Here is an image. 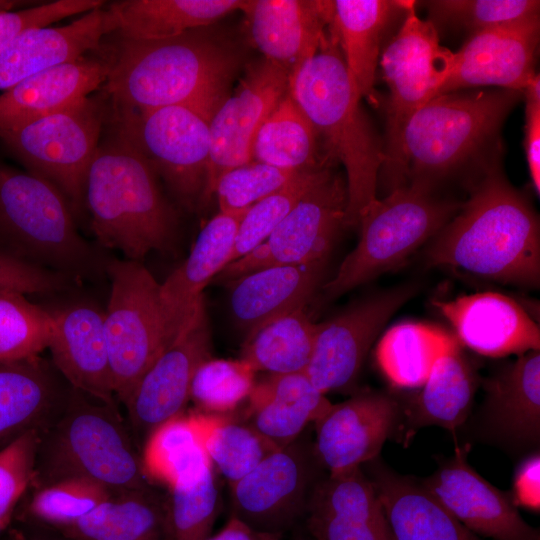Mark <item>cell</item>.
<instances>
[{
  "mask_svg": "<svg viewBox=\"0 0 540 540\" xmlns=\"http://www.w3.org/2000/svg\"><path fill=\"white\" fill-rule=\"evenodd\" d=\"M84 203L98 244L141 261L175 246L177 218L157 174L121 131L99 144L89 168Z\"/></svg>",
  "mask_w": 540,
  "mask_h": 540,
  "instance_id": "cell-4",
  "label": "cell"
},
{
  "mask_svg": "<svg viewBox=\"0 0 540 540\" xmlns=\"http://www.w3.org/2000/svg\"><path fill=\"white\" fill-rule=\"evenodd\" d=\"M11 520V516L0 518V532L8 525Z\"/></svg>",
  "mask_w": 540,
  "mask_h": 540,
  "instance_id": "cell-56",
  "label": "cell"
},
{
  "mask_svg": "<svg viewBox=\"0 0 540 540\" xmlns=\"http://www.w3.org/2000/svg\"><path fill=\"white\" fill-rule=\"evenodd\" d=\"M429 20L438 25L463 29L470 35L539 14L535 0H432L424 2Z\"/></svg>",
  "mask_w": 540,
  "mask_h": 540,
  "instance_id": "cell-46",
  "label": "cell"
},
{
  "mask_svg": "<svg viewBox=\"0 0 540 540\" xmlns=\"http://www.w3.org/2000/svg\"><path fill=\"white\" fill-rule=\"evenodd\" d=\"M248 209L219 211L202 228L185 261L160 284L170 341L203 299V289L231 262L236 232Z\"/></svg>",
  "mask_w": 540,
  "mask_h": 540,
  "instance_id": "cell-27",
  "label": "cell"
},
{
  "mask_svg": "<svg viewBox=\"0 0 540 540\" xmlns=\"http://www.w3.org/2000/svg\"><path fill=\"white\" fill-rule=\"evenodd\" d=\"M400 405L391 395L362 391L331 404L314 422V454L328 474L345 473L378 456L400 418Z\"/></svg>",
  "mask_w": 540,
  "mask_h": 540,
  "instance_id": "cell-18",
  "label": "cell"
},
{
  "mask_svg": "<svg viewBox=\"0 0 540 540\" xmlns=\"http://www.w3.org/2000/svg\"><path fill=\"white\" fill-rule=\"evenodd\" d=\"M421 484L476 535L494 540H540L539 529L522 518L511 494L496 488L469 465L465 448H457Z\"/></svg>",
  "mask_w": 540,
  "mask_h": 540,
  "instance_id": "cell-19",
  "label": "cell"
},
{
  "mask_svg": "<svg viewBox=\"0 0 540 540\" xmlns=\"http://www.w3.org/2000/svg\"><path fill=\"white\" fill-rule=\"evenodd\" d=\"M77 285L72 279L0 249V293L53 295Z\"/></svg>",
  "mask_w": 540,
  "mask_h": 540,
  "instance_id": "cell-50",
  "label": "cell"
},
{
  "mask_svg": "<svg viewBox=\"0 0 540 540\" xmlns=\"http://www.w3.org/2000/svg\"><path fill=\"white\" fill-rule=\"evenodd\" d=\"M72 211L51 182L0 163V249L80 285L107 276L110 258L82 237Z\"/></svg>",
  "mask_w": 540,
  "mask_h": 540,
  "instance_id": "cell-6",
  "label": "cell"
},
{
  "mask_svg": "<svg viewBox=\"0 0 540 540\" xmlns=\"http://www.w3.org/2000/svg\"><path fill=\"white\" fill-rule=\"evenodd\" d=\"M214 111L172 105L116 118V128L136 146L187 209L200 205L210 157Z\"/></svg>",
  "mask_w": 540,
  "mask_h": 540,
  "instance_id": "cell-12",
  "label": "cell"
},
{
  "mask_svg": "<svg viewBox=\"0 0 540 540\" xmlns=\"http://www.w3.org/2000/svg\"><path fill=\"white\" fill-rule=\"evenodd\" d=\"M249 35L264 59L292 76L319 49L332 19V1L245 0Z\"/></svg>",
  "mask_w": 540,
  "mask_h": 540,
  "instance_id": "cell-22",
  "label": "cell"
},
{
  "mask_svg": "<svg viewBox=\"0 0 540 540\" xmlns=\"http://www.w3.org/2000/svg\"><path fill=\"white\" fill-rule=\"evenodd\" d=\"M39 540H45V539H39Z\"/></svg>",
  "mask_w": 540,
  "mask_h": 540,
  "instance_id": "cell-57",
  "label": "cell"
},
{
  "mask_svg": "<svg viewBox=\"0 0 540 540\" xmlns=\"http://www.w3.org/2000/svg\"><path fill=\"white\" fill-rule=\"evenodd\" d=\"M289 74L267 60L252 65L236 92L226 97L210 121L211 148L200 205L214 195L220 177L252 161L257 131L289 92Z\"/></svg>",
  "mask_w": 540,
  "mask_h": 540,
  "instance_id": "cell-17",
  "label": "cell"
},
{
  "mask_svg": "<svg viewBox=\"0 0 540 540\" xmlns=\"http://www.w3.org/2000/svg\"><path fill=\"white\" fill-rule=\"evenodd\" d=\"M245 0H123L111 4L121 38L159 40L207 27L241 10Z\"/></svg>",
  "mask_w": 540,
  "mask_h": 540,
  "instance_id": "cell-35",
  "label": "cell"
},
{
  "mask_svg": "<svg viewBox=\"0 0 540 540\" xmlns=\"http://www.w3.org/2000/svg\"><path fill=\"white\" fill-rule=\"evenodd\" d=\"M477 386V374L455 340L404 409L407 434L426 426L449 431L460 427L470 413Z\"/></svg>",
  "mask_w": 540,
  "mask_h": 540,
  "instance_id": "cell-34",
  "label": "cell"
},
{
  "mask_svg": "<svg viewBox=\"0 0 540 540\" xmlns=\"http://www.w3.org/2000/svg\"><path fill=\"white\" fill-rule=\"evenodd\" d=\"M16 5H17V3L14 2V1H5V0L3 1V0H1L0 1V13L9 12Z\"/></svg>",
  "mask_w": 540,
  "mask_h": 540,
  "instance_id": "cell-55",
  "label": "cell"
},
{
  "mask_svg": "<svg viewBox=\"0 0 540 540\" xmlns=\"http://www.w3.org/2000/svg\"><path fill=\"white\" fill-rule=\"evenodd\" d=\"M515 505L531 511L540 509V456L533 453L518 466L510 493Z\"/></svg>",
  "mask_w": 540,
  "mask_h": 540,
  "instance_id": "cell-53",
  "label": "cell"
},
{
  "mask_svg": "<svg viewBox=\"0 0 540 540\" xmlns=\"http://www.w3.org/2000/svg\"><path fill=\"white\" fill-rule=\"evenodd\" d=\"M71 387L41 355L0 361V449L29 431L42 434L63 408Z\"/></svg>",
  "mask_w": 540,
  "mask_h": 540,
  "instance_id": "cell-26",
  "label": "cell"
},
{
  "mask_svg": "<svg viewBox=\"0 0 540 540\" xmlns=\"http://www.w3.org/2000/svg\"><path fill=\"white\" fill-rule=\"evenodd\" d=\"M141 460L147 478L170 489L197 481L211 468L203 414L183 412L159 425L146 439Z\"/></svg>",
  "mask_w": 540,
  "mask_h": 540,
  "instance_id": "cell-37",
  "label": "cell"
},
{
  "mask_svg": "<svg viewBox=\"0 0 540 540\" xmlns=\"http://www.w3.org/2000/svg\"><path fill=\"white\" fill-rule=\"evenodd\" d=\"M59 528L73 540H169L167 504L150 488L113 494Z\"/></svg>",
  "mask_w": 540,
  "mask_h": 540,
  "instance_id": "cell-36",
  "label": "cell"
},
{
  "mask_svg": "<svg viewBox=\"0 0 540 540\" xmlns=\"http://www.w3.org/2000/svg\"><path fill=\"white\" fill-rule=\"evenodd\" d=\"M305 515L314 540H394L375 488L361 468L321 478Z\"/></svg>",
  "mask_w": 540,
  "mask_h": 540,
  "instance_id": "cell-24",
  "label": "cell"
},
{
  "mask_svg": "<svg viewBox=\"0 0 540 540\" xmlns=\"http://www.w3.org/2000/svg\"><path fill=\"white\" fill-rule=\"evenodd\" d=\"M202 414L204 446L211 468L229 486L280 449L232 413Z\"/></svg>",
  "mask_w": 540,
  "mask_h": 540,
  "instance_id": "cell-41",
  "label": "cell"
},
{
  "mask_svg": "<svg viewBox=\"0 0 540 540\" xmlns=\"http://www.w3.org/2000/svg\"><path fill=\"white\" fill-rule=\"evenodd\" d=\"M209 358L211 340L203 298L124 403L137 438L146 441L159 425L184 412L193 377Z\"/></svg>",
  "mask_w": 540,
  "mask_h": 540,
  "instance_id": "cell-16",
  "label": "cell"
},
{
  "mask_svg": "<svg viewBox=\"0 0 540 540\" xmlns=\"http://www.w3.org/2000/svg\"><path fill=\"white\" fill-rule=\"evenodd\" d=\"M53 329L51 361L75 389L105 401H117L112 385L104 311L88 301L48 309Z\"/></svg>",
  "mask_w": 540,
  "mask_h": 540,
  "instance_id": "cell-23",
  "label": "cell"
},
{
  "mask_svg": "<svg viewBox=\"0 0 540 540\" xmlns=\"http://www.w3.org/2000/svg\"><path fill=\"white\" fill-rule=\"evenodd\" d=\"M111 290L104 328L113 391L123 404L171 342L160 302V283L141 261L111 259Z\"/></svg>",
  "mask_w": 540,
  "mask_h": 540,
  "instance_id": "cell-10",
  "label": "cell"
},
{
  "mask_svg": "<svg viewBox=\"0 0 540 540\" xmlns=\"http://www.w3.org/2000/svg\"><path fill=\"white\" fill-rule=\"evenodd\" d=\"M375 460V459H374ZM372 462L369 478L394 540H480L450 514L423 485Z\"/></svg>",
  "mask_w": 540,
  "mask_h": 540,
  "instance_id": "cell-32",
  "label": "cell"
},
{
  "mask_svg": "<svg viewBox=\"0 0 540 540\" xmlns=\"http://www.w3.org/2000/svg\"><path fill=\"white\" fill-rule=\"evenodd\" d=\"M102 124L103 109L88 96L31 123L0 130V140L28 172L56 186L75 211L84 204Z\"/></svg>",
  "mask_w": 540,
  "mask_h": 540,
  "instance_id": "cell-11",
  "label": "cell"
},
{
  "mask_svg": "<svg viewBox=\"0 0 540 540\" xmlns=\"http://www.w3.org/2000/svg\"><path fill=\"white\" fill-rule=\"evenodd\" d=\"M53 319L19 293H0V361L40 355L48 348Z\"/></svg>",
  "mask_w": 540,
  "mask_h": 540,
  "instance_id": "cell-42",
  "label": "cell"
},
{
  "mask_svg": "<svg viewBox=\"0 0 540 540\" xmlns=\"http://www.w3.org/2000/svg\"><path fill=\"white\" fill-rule=\"evenodd\" d=\"M207 27L159 40L121 38L105 81L115 117L172 105L215 111L239 59Z\"/></svg>",
  "mask_w": 540,
  "mask_h": 540,
  "instance_id": "cell-2",
  "label": "cell"
},
{
  "mask_svg": "<svg viewBox=\"0 0 540 540\" xmlns=\"http://www.w3.org/2000/svg\"><path fill=\"white\" fill-rule=\"evenodd\" d=\"M525 100L524 149L535 192H540V77L538 74L523 91Z\"/></svg>",
  "mask_w": 540,
  "mask_h": 540,
  "instance_id": "cell-52",
  "label": "cell"
},
{
  "mask_svg": "<svg viewBox=\"0 0 540 540\" xmlns=\"http://www.w3.org/2000/svg\"><path fill=\"white\" fill-rule=\"evenodd\" d=\"M326 262L272 265L232 282L230 310L247 333L294 310L305 308L320 285Z\"/></svg>",
  "mask_w": 540,
  "mask_h": 540,
  "instance_id": "cell-30",
  "label": "cell"
},
{
  "mask_svg": "<svg viewBox=\"0 0 540 540\" xmlns=\"http://www.w3.org/2000/svg\"><path fill=\"white\" fill-rule=\"evenodd\" d=\"M111 59L84 55L34 74L0 93V130L56 113L105 83Z\"/></svg>",
  "mask_w": 540,
  "mask_h": 540,
  "instance_id": "cell-28",
  "label": "cell"
},
{
  "mask_svg": "<svg viewBox=\"0 0 540 540\" xmlns=\"http://www.w3.org/2000/svg\"><path fill=\"white\" fill-rule=\"evenodd\" d=\"M114 31L112 14L102 6L63 26L22 31L0 47V91L98 49L103 37Z\"/></svg>",
  "mask_w": 540,
  "mask_h": 540,
  "instance_id": "cell-25",
  "label": "cell"
},
{
  "mask_svg": "<svg viewBox=\"0 0 540 540\" xmlns=\"http://www.w3.org/2000/svg\"><path fill=\"white\" fill-rule=\"evenodd\" d=\"M116 402L71 387L63 408L41 434L32 483L44 487L85 478L113 494L149 489Z\"/></svg>",
  "mask_w": 540,
  "mask_h": 540,
  "instance_id": "cell-5",
  "label": "cell"
},
{
  "mask_svg": "<svg viewBox=\"0 0 540 540\" xmlns=\"http://www.w3.org/2000/svg\"><path fill=\"white\" fill-rule=\"evenodd\" d=\"M484 425L496 439L515 447L540 439V352L532 350L501 368L484 383Z\"/></svg>",
  "mask_w": 540,
  "mask_h": 540,
  "instance_id": "cell-29",
  "label": "cell"
},
{
  "mask_svg": "<svg viewBox=\"0 0 540 540\" xmlns=\"http://www.w3.org/2000/svg\"><path fill=\"white\" fill-rule=\"evenodd\" d=\"M301 172L251 161L223 174L214 195L220 211L245 210L282 188Z\"/></svg>",
  "mask_w": 540,
  "mask_h": 540,
  "instance_id": "cell-48",
  "label": "cell"
},
{
  "mask_svg": "<svg viewBox=\"0 0 540 540\" xmlns=\"http://www.w3.org/2000/svg\"><path fill=\"white\" fill-rule=\"evenodd\" d=\"M313 445L301 436L263 459L230 486L231 516L250 528L282 535L306 514L321 479Z\"/></svg>",
  "mask_w": 540,
  "mask_h": 540,
  "instance_id": "cell-14",
  "label": "cell"
},
{
  "mask_svg": "<svg viewBox=\"0 0 540 540\" xmlns=\"http://www.w3.org/2000/svg\"><path fill=\"white\" fill-rule=\"evenodd\" d=\"M539 14L470 35L440 94L479 86L522 92L536 76ZM439 94V95H440Z\"/></svg>",
  "mask_w": 540,
  "mask_h": 540,
  "instance_id": "cell-20",
  "label": "cell"
},
{
  "mask_svg": "<svg viewBox=\"0 0 540 540\" xmlns=\"http://www.w3.org/2000/svg\"><path fill=\"white\" fill-rule=\"evenodd\" d=\"M41 433L29 431L0 449V518L12 516L33 481Z\"/></svg>",
  "mask_w": 540,
  "mask_h": 540,
  "instance_id": "cell-49",
  "label": "cell"
},
{
  "mask_svg": "<svg viewBox=\"0 0 540 540\" xmlns=\"http://www.w3.org/2000/svg\"><path fill=\"white\" fill-rule=\"evenodd\" d=\"M289 94L328 156L343 164L348 195L345 226H357L361 213L377 199L383 142L361 106L330 26L317 52L290 76Z\"/></svg>",
  "mask_w": 540,
  "mask_h": 540,
  "instance_id": "cell-3",
  "label": "cell"
},
{
  "mask_svg": "<svg viewBox=\"0 0 540 540\" xmlns=\"http://www.w3.org/2000/svg\"><path fill=\"white\" fill-rule=\"evenodd\" d=\"M255 373L241 359L209 358L193 377L189 399L204 414L232 413L248 399L256 382Z\"/></svg>",
  "mask_w": 540,
  "mask_h": 540,
  "instance_id": "cell-43",
  "label": "cell"
},
{
  "mask_svg": "<svg viewBox=\"0 0 540 540\" xmlns=\"http://www.w3.org/2000/svg\"><path fill=\"white\" fill-rule=\"evenodd\" d=\"M305 372L268 374L255 382L239 418L283 448L301 436L331 406Z\"/></svg>",
  "mask_w": 540,
  "mask_h": 540,
  "instance_id": "cell-31",
  "label": "cell"
},
{
  "mask_svg": "<svg viewBox=\"0 0 540 540\" xmlns=\"http://www.w3.org/2000/svg\"><path fill=\"white\" fill-rule=\"evenodd\" d=\"M318 146L314 128L288 92L257 131L251 157L281 169L304 171L325 166Z\"/></svg>",
  "mask_w": 540,
  "mask_h": 540,
  "instance_id": "cell-40",
  "label": "cell"
},
{
  "mask_svg": "<svg viewBox=\"0 0 540 540\" xmlns=\"http://www.w3.org/2000/svg\"><path fill=\"white\" fill-rule=\"evenodd\" d=\"M80 0H57L19 11L0 13V47L24 30L50 26L84 11Z\"/></svg>",
  "mask_w": 540,
  "mask_h": 540,
  "instance_id": "cell-51",
  "label": "cell"
},
{
  "mask_svg": "<svg viewBox=\"0 0 540 540\" xmlns=\"http://www.w3.org/2000/svg\"><path fill=\"white\" fill-rule=\"evenodd\" d=\"M112 495L95 481L68 478L40 487L30 502V512L42 521L62 527L77 521Z\"/></svg>",
  "mask_w": 540,
  "mask_h": 540,
  "instance_id": "cell-47",
  "label": "cell"
},
{
  "mask_svg": "<svg viewBox=\"0 0 540 540\" xmlns=\"http://www.w3.org/2000/svg\"><path fill=\"white\" fill-rule=\"evenodd\" d=\"M456 340L437 327L402 322L389 328L376 347V362L398 388H420L438 358Z\"/></svg>",
  "mask_w": 540,
  "mask_h": 540,
  "instance_id": "cell-39",
  "label": "cell"
},
{
  "mask_svg": "<svg viewBox=\"0 0 540 540\" xmlns=\"http://www.w3.org/2000/svg\"><path fill=\"white\" fill-rule=\"evenodd\" d=\"M417 291L407 283L372 293L318 323L305 374L323 394L350 389L385 324Z\"/></svg>",
  "mask_w": 540,
  "mask_h": 540,
  "instance_id": "cell-15",
  "label": "cell"
},
{
  "mask_svg": "<svg viewBox=\"0 0 540 540\" xmlns=\"http://www.w3.org/2000/svg\"><path fill=\"white\" fill-rule=\"evenodd\" d=\"M432 303L456 340L480 355L498 358L540 348L539 326L509 296L486 291Z\"/></svg>",
  "mask_w": 540,
  "mask_h": 540,
  "instance_id": "cell-21",
  "label": "cell"
},
{
  "mask_svg": "<svg viewBox=\"0 0 540 540\" xmlns=\"http://www.w3.org/2000/svg\"><path fill=\"white\" fill-rule=\"evenodd\" d=\"M346 181L329 168L301 197L270 236L243 257L229 263L218 279L232 282L272 265L327 262L345 226Z\"/></svg>",
  "mask_w": 540,
  "mask_h": 540,
  "instance_id": "cell-13",
  "label": "cell"
},
{
  "mask_svg": "<svg viewBox=\"0 0 540 540\" xmlns=\"http://www.w3.org/2000/svg\"><path fill=\"white\" fill-rule=\"evenodd\" d=\"M435 187L409 182L360 215L359 240L335 275L322 284L327 298H336L399 267L428 243L456 214L461 202L441 198Z\"/></svg>",
  "mask_w": 540,
  "mask_h": 540,
  "instance_id": "cell-8",
  "label": "cell"
},
{
  "mask_svg": "<svg viewBox=\"0 0 540 540\" xmlns=\"http://www.w3.org/2000/svg\"><path fill=\"white\" fill-rule=\"evenodd\" d=\"M318 323L305 308L272 319L247 333L241 360L254 372H305L311 358Z\"/></svg>",
  "mask_w": 540,
  "mask_h": 540,
  "instance_id": "cell-38",
  "label": "cell"
},
{
  "mask_svg": "<svg viewBox=\"0 0 540 540\" xmlns=\"http://www.w3.org/2000/svg\"><path fill=\"white\" fill-rule=\"evenodd\" d=\"M379 63L389 94L386 100L384 162L387 193L403 186L400 147L403 129L410 117L440 94L455 64V52L442 46L437 28L416 14L415 2L404 1L403 21Z\"/></svg>",
  "mask_w": 540,
  "mask_h": 540,
  "instance_id": "cell-9",
  "label": "cell"
},
{
  "mask_svg": "<svg viewBox=\"0 0 540 540\" xmlns=\"http://www.w3.org/2000/svg\"><path fill=\"white\" fill-rule=\"evenodd\" d=\"M523 93L497 89L437 95L417 110L401 137L403 185L433 187L480 156L496 140L500 128Z\"/></svg>",
  "mask_w": 540,
  "mask_h": 540,
  "instance_id": "cell-7",
  "label": "cell"
},
{
  "mask_svg": "<svg viewBox=\"0 0 540 540\" xmlns=\"http://www.w3.org/2000/svg\"><path fill=\"white\" fill-rule=\"evenodd\" d=\"M430 265L460 269L504 284L540 281L539 219L527 197L495 163H486L456 214L428 242Z\"/></svg>",
  "mask_w": 540,
  "mask_h": 540,
  "instance_id": "cell-1",
  "label": "cell"
},
{
  "mask_svg": "<svg viewBox=\"0 0 540 540\" xmlns=\"http://www.w3.org/2000/svg\"><path fill=\"white\" fill-rule=\"evenodd\" d=\"M404 1L334 0L330 30L361 96L374 98V83L384 32Z\"/></svg>",
  "mask_w": 540,
  "mask_h": 540,
  "instance_id": "cell-33",
  "label": "cell"
},
{
  "mask_svg": "<svg viewBox=\"0 0 540 540\" xmlns=\"http://www.w3.org/2000/svg\"><path fill=\"white\" fill-rule=\"evenodd\" d=\"M327 169V166H322L305 170L252 205L238 226L231 262L263 243Z\"/></svg>",
  "mask_w": 540,
  "mask_h": 540,
  "instance_id": "cell-44",
  "label": "cell"
},
{
  "mask_svg": "<svg viewBox=\"0 0 540 540\" xmlns=\"http://www.w3.org/2000/svg\"><path fill=\"white\" fill-rule=\"evenodd\" d=\"M205 540H282V535L256 531L240 520L230 517L224 527Z\"/></svg>",
  "mask_w": 540,
  "mask_h": 540,
  "instance_id": "cell-54",
  "label": "cell"
},
{
  "mask_svg": "<svg viewBox=\"0 0 540 540\" xmlns=\"http://www.w3.org/2000/svg\"><path fill=\"white\" fill-rule=\"evenodd\" d=\"M167 503L169 540H205L217 518L220 495L209 468L197 481L170 489Z\"/></svg>",
  "mask_w": 540,
  "mask_h": 540,
  "instance_id": "cell-45",
  "label": "cell"
}]
</instances>
